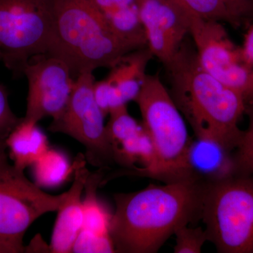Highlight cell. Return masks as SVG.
<instances>
[{"label": "cell", "instance_id": "1", "mask_svg": "<svg viewBox=\"0 0 253 253\" xmlns=\"http://www.w3.org/2000/svg\"><path fill=\"white\" fill-rule=\"evenodd\" d=\"M204 184L188 178L115 194L109 233L116 253H157L179 227L200 220Z\"/></svg>", "mask_w": 253, "mask_h": 253}, {"label": "cell", "instance_id": "2", "mask_svg": "<svg viewBox=\"0 0 253 253\" xmlns=\"http://www.w3.org/2000/svg\"><path fill=\"white\" fill-rule=\"evenodd\" d=\"M187 41L164 65L168 90L196 138L214 141L234 153L244 131L239 123L246 114V101L201 67L194 44Z\"/></svg>", "mask_w": 253, "mask_h": 253}, {"label": "cell", "instance_id": "3", "mask_svg": "<svg viewBox=\"0 0 253 253\" xmlns=\"http://www.w3.org/2000/svg\"><path fill=\"white\" fill-rule=\"evenodd\" d=\"M132 51L86 0H56L47 53L64 61L75 79L84 71L112 67Z\"/></svg>", "mask_w": 253, "mask_h": 253}, {"label": "cell", "instance_id": "4", "mask_svg": "<svg viewBox=\"0 0 253 253\" xmlns=\"http://www.w3.org/2000/svg\"><path fill=\"white\" fill-rule=\"evenodd\" d=\"M156 153L151 178L165 183L193 178L188 164L190 138L184 118L158 74L147 75L135 99Z\"/></svg>", "mask_w": 253, "mask_h": 253}, {"label": "cell", "instance_id": "5", "mask_svg": "<svg viewBox=\"0 0 253 253\" xmlns=\"http://www.w3.org/2000/svg\"><path fill=\"white\" fill-rule=\"evenodd\" d=\"M201 220L220 253H253V173L205 182Z\"/></svg>", "mask_w": 253, "mask_h": 253}, {"label": "cell", "instance_id": "6", "mask_svg": "<svg viewBox=\"0 0 253 253\" xmlns=\"http://www.w3.org/2000/svg\"><path fill=\"white\" fill-rule=\"evenodd\" d=\"M56 0H0V48L5 66L23 75L28 60L49 50Z\"/></svg>", "mask_w": 253, "mask_h": 253}, {"label": "cell", "instance_id": "7", "mask_svg": "<svg viewBox=\"0 0 253 253\" xmlns=\"http://www.w3.org/2000/svg\"><path fill=\"white\" fill-rule=\"evenodd\" d=\"M66 192L53 196L9 163L6 150L0 152V245L8 253H26L23 236L43 214L59 210Z\"/></svg>", "mask_w": 253, "mask_h": 253}, {"label": "cell", "instance_id": "8", "mask_svg": "<svg viewBox=\"0 0 253 253\" xmlns=\"http://www.w3.org/2000/svg\"><path fill=\"white\" fill-rule=\"evenodd\" d=\"M93 71H84L75 79L67 106L62 114L52 120L49 130L67 134L85 147L87 161L96 167L115 162L108 139L105 116L95 101Z\"/></svg>", "mask_w": 253, "mask_h": 253}, {"label": "cell", "instance_id": "9", "mask_svg": "<svg viewBox=\"0 0 253 253\" xmlns=\"http://www.w3.org/2000/svg\"><path fill=\"white\" fill-rule=\"evenodd\" d=\"M189 36L201 67L218 81L239 91L246 105L251 98V69L241 46L231 41L222 23L189 12Z\"/></svg>", "mask_w": 253, "mask_h": 253}, {"label": "cell", "instance_id": "10", "mask_svg": "<svg viewBox=\"0 0 253 253\" xmlns=\"http://www.w3.org/2000/svg\"><path fill=\"white\" fill-rule=\"evenodd\" d=\"M27 78V106L24 119L39 123L62 114L72 92L75 78L62 60L45 53L31 58L23 70Z\"/></svg>", "mask_w": 253, "mask_h": 253}, {"label": "cell", "instance_id": "11", "mask_svg": "<svg viewBox=\"0 0 253 253\" xmlns=\"http://www.w3.org/2000/svg\"><path fill=\"white\" fill-rule=\"evenodd\" d=\"M148 47L163 65L189 36V11L176 0H135Z\"/></svg>", "mask_w": 253, "mask_h": 253}, {"label": "cell", "instance_id": "12", "mask_svg": "<svg viewBox=\"0 0 253 253\" xmlns=\"http://www.w3.org/2000/svg\"><path fill=\"white\" fill-rule=\"evenodd\" d=\"M74 180L58 210L55 221L50 253H72L73 245L83 227V200L84 183L89 172L85 166L84 155L79 154L73 162Z\"/></svg>", "mask_w": 253, "mask_h": 253}, {"label": "cell", "instance_id": "13", "mask_svg": "<svg viewBox=\"0 0 253 253\" xmlns=\"http://www.w3.org/2000/svg\"><path fill=\"white\" fill-rule=\"evenodd\" d=\"M188 164L193 177L204 182L217 180L235 172L234 153L206 139H192L188 151Z\"/></svg>", "mask_w": 253, "mask_h": 253}, {"label": "cell", "instance_id": "14", "mask_svg": "<svg viewBox=\"0 0 253 253\" xmlns=\"http://www.w3.org/2000/svg\"><path fill=\"white\" fill-rule=\"evenodd\" d=\"M154 57L148 46L134 50L123 56L110 68L106 77L118 91L125 102L134 101L147 77L146 68Z\"/></svg>", "mask_w": 253, "mask_h": 253}, {"label": "cell", "instance_id": "15", "mask_svg": "<svg viewBox=\"0 0 253 253\" xmlns=\"http://www.w3.org/2000/svg\"><path fill=\"white\" fill-rule=\"evenodd\" d=\"M13 165L20 170L33 166L49 149L47 136L38 123L23 118L6 138Z\"/></svg>", "mask_w": 253, "mask_h": 253}, {"label": "cell", "instance_id": "16", "mask_svg": "<svg viewBox=\"0 0 253 253\" xmlns=\"http://www.w3.org/2000/svg\"><path fill=\"white\" fill-rule=\"evenodd\" d=\"M191 14L205 19L226 23L235 28H247L253 14L232 0H176Z\"/></svg>", "mask_w": 253, "mask_h": 253}, {"label": "cell", "instance_id": "17", "mask_svg": "<svg viewBox=\"0 0 253 253\" xmlns=\"http://www.w3.org/2000/svg\"><path fill=\"white\" fill-rule=\"evenodd\" d=\"M107 167L99 168L96 172H89L84 183V197L83 200V229L99 234H109L112 214L106 206L98 199L97 189L101 185Z\"/></svg>", "mask_w": 253, "mask_h": 253}, {"label": "cell", "instance_id": "18", "mask_svg": "<svg viewBox=\"0 0 253 253\" xmlns=\"http://www.w3.org/2000/svg\"><path fill=\"white\" fill-rule=\"evenodd\" d=\"M32 166L36 184L42 187L61 185L74 172L73 163L71 165L67 156L50 148Z\"/></svg>", "mask_w": 253, "mask_h": 253}, {"label": "cell", "instance_id": "19", "mask_svg": "<svg viewBox=\"0 0 253 253\" xmlns=\"http://www.w3.org/2000/svg\"><path fill=\"white\" fill-rule=\"evenodd\" d=\"M110 119L106 126L108 139L112 150L125 139L130 137L142 129V125L139 124L127 111L126 106L114 110L109 113Z\"/></svg>", "mask_w": 253, "mask_h": 253}, {"label": "cell", "instance_id": "20", "mask_svg": "<svg viewBox=\"0 0 253 253\" xmlns=\"http://www.w3.org/2000/svg\"><path fill=\"white\" fill-rule=\"evenodd\" d=\"M246 114L249 116V126L243 131L242 136L234 152L235 172L253 173V103L246 106Z\"/></svg>", "mask_w": 253, "mask_h": 253}, {"label": "cell", "instance_id": "21", "mask_svg": "<svg viewBox=\"0 0 253 253\" xmlns=\"http://www.w3.org/2000/svg\"><path fill=\"white\" fill-rule=\"evenodd\" d=\"M72 253H116V249L109 234L82 229L73 245Z\"/></svg>", "mask_w": 253, "mask_h": 253}, {"label": "cell", "instance_id": "22", "mask_svg": "<svg viewBox=\"0 0 253 253\" xmlns=\"http://www.w3.org/2000/svg\"><path fill=\"white\" fill-rule=\"evenodd\" d=\"M176 244L175 253H200L206 241H208L207 232L205 228L190 227L189 225L181 226L174 233Z\"/></svg>", "mask_w": 253, "mask_h": 253}, {"label": "cell", "instance_id": "23", "mask_svg": "<svg viewBox=\"0 0 253 253\" xmlns=\"http://www.w3.org/2000/svg\"><path fill=\"white\" fill-rule=\"evenodd\" d=\"M94 96L96 104L105 116L114 110L126 106L121 93L106 78L95 81Z\"/></svg>", "mask_w": 253, "mask_h": 253}, {"label": "cell", "instance_id": "24", "mask_svg": "<svg viewBox=\"0 0 253 253\" xmlns=\"http://www.w3.org/2000/svg\"><path fill=\"white\" fill-rule=\"evenodd\" d=\"M21 119L13 112L10 107L7 91L0 84V136L7 137Z\"/></svg>", "mask_w": 253, "mask_h": 253}, {"label": "cell", "instance_id": "25", "mask_svg": "<svg viewBox=\"0 0 253 253\" xmlns=\"http://www.w3.org/2000/svg\"><path fill=\"white\" fill-rule=\"evenodd\" d=\"M101 15L136 6L135 0H86Z\"/></svg>", "mask_w": 253, "mask_h": 253}, {"label": "cell", "instance_id": "26", "mask_svg": "<svg viewBox=\"0 0 253 253\" xmlns=\"http://www.w3.org/2000/svg\"><path fill=\"white\" fill-rule=\"evenodd\" d=\"M245 61L251 69V98L249 104L253 103V21L247 27L244 35V42L241 46ZM247 104V105H248ZM246 105V106H247Z\"/></svg>", "mask_w": 253, "mask_h": 253}, {"label": "cell", "instance_id": "27", "mask_svg": "<svg viewBox=\"0 0 253 253\" xmlns=\"http://www.w3.org/2000/svg\"><path fill=\"white\" fill-rule=\"evenodd\" d=\"M234 2L239 5L241 7L247 10L253 14V0H232Z\"/></svg>", "mask_w": 253, "mask_h": 253}, {"label": "cell", "instance_id": "28", "mask_svg": "<svg viewBox=\"0 0 253 253\" xmlns=\"http://www.w3.org/2000/svg\"><path fill=\"white\" fill-rule=\"evenodd\" d=\"M6 138L0 136V152L6 149Z\"/></svg>", "mask_w": 253, "mask_h": 253}, {"label": "cell", "instance_id": "29", "mask_svg": "<svg viewBox=\"0 0 253 253\" xmlns=\"http://www.w3.org/2000/svg\"><path fill=\"white\" fill-rule=\"evenodd\" d=\"M0 253H8L7 251L1 245H0Z\"/></svg>", "mask_w": 253, "mask_h": 253}, {"label": "cell", "instance_id": "30", "mask_svg": "<svg viewBox=\"0 0 253 253\" xmlns=\"http://www.w3.org/2000/svg\"><path fill=\"white\" fill-rule=\"evenodd\" d=\"M2 58H3L2 51H1V48H0V61H2Z\"/></svg>", "mask_w": 253, "mask_h": 253}, {"label": "cell", "instance_id": "31", "mask_svg": "<svg viewBox=\"0 0 253 253\" xmlns=\"http://www.w3.org/2000/svg\"></svg>", "mask_w": 253, "mask_h": 253}]
</instances>
